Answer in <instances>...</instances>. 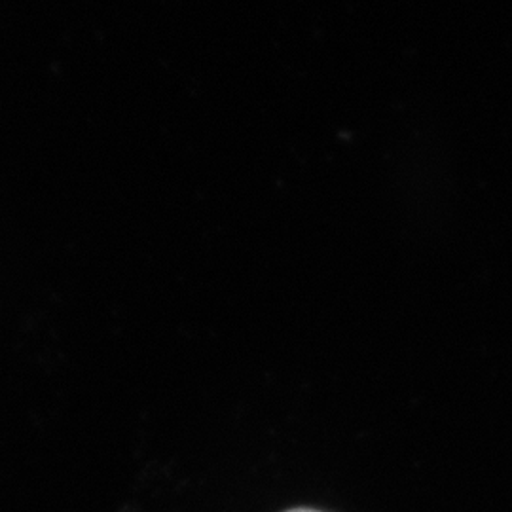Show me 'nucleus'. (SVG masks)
Returning a JSON list of instances; mask_svg holds the SVG:
<instances>
[{
    "label": "nucleus",
    "mask_w": 512,
    "mask_h": 512,
    "mask_svg": "<svg viewBox=\"0 0 512 512\" xmlns=\"http://www.w3.org/2000/svg\"><path fill=\"white\" fill-rule=\"evenodd\" d=\"M287 512H321V511H315V509H291V511Z\"/></svg>",
    "instance_id": "f257e3e1"
}]
</instances>
